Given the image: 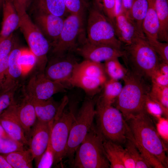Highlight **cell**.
Wrapping results in <instances>:
<instances>
[{
	"label": "cell",
	"instance_id": "obj_1",
	"mask_svg": "<svg viewBox=\"0 0 168 168\" xmlns=\"http://www.w3.org/2000/svg\"><path fill=\"white\" fill-rule=\"evenodd\" d=\"M127 139L130 140L155 156L165 168H168L167 145L158 134L155 123L144 111L125 120Z\"/></svg>",
	"mask_w": 168,
	"mask_h": 168
},
{
	"label": "cell",
	"instance_id": "obj_2",
	"mask_svg": "<svg viewBox=\"0 0 168 168\" xmlns=\"http://www.w3.org/2000/svg\"><path fill=\"white\" fill-rule=\"evenodd\" d=\"M124 85L114 104L125 120L144 111L143 105L150 92L151 81L128 70Z\"/></svg>",
	"mask_w": 168,
	"mask_h": 168
},
{
	"label": "cell",
	"instance_id": "obj_3",
	"mask_svg": "<svg viewBox=\"0 0 168 168\" xmlns=\"http://www.w3.org/2000/svg\"><path fill=\"white\" fill-rule=\"evenodd\" d=\"M123 50L122 58L127 70L151 80L161 60L146 37H140L130 44L123 45Z\"/></svg>",
	"mask_w": 168,
	"mask_h": 168
},
{
	"label": "cell",
	"instance_id": "obj_4",
	"mask_svg": "<svg viewBox=\"0 0 168 168\" xmlns=\"http://www.w3.org/2000/svg\"><path fill=\"white\" fill-rule=\"evenodd\" d=\"M104 137L93 124L75 153L73 167L77 168H110L103 145Z\"/></svg>",
	"mask_w": 168,
	"mask_h": 168
},
{
	"label": "cell",
	"instance_id": "obj_5",
	"mask_svg": "<svg viewBox=\"0 0 168 168\" xmlns=\"http://www.w3.org/2000/svg\"><path fill=\"white\" fill-rule=\"evenodd\" d=\"M68 101L67 96L62 99L51 128L49 142L54 154V165L59 163L65 158L70 131L76 115L72 108L65 109Z\"/></svg>",
	"mask_w": 168,
	"mask_h": 168
},
{
	"label": "cell",
	"instance_id": "obj_6",
	"mask_svg": "<svg viewBox=\"0 0 168 168\" xmlns=\"http://www.w3.org/2000/svg\"><path fill=\"white\" fill-rule=\"evenodd\" d=\"M96 102L91 98L85 100L72 124L65 156L72 165L77 148L93 124L96 114Z\"/></svg>",
	"mask_w": 168,
	"mask_h": 168
},
{
	"label": "cell",
	"instance_id": "obj_7",
	"mask_svg": "<svg viewBox=\"0 0 168 168\" xmlns=\"http://www.w3.org/2000/svg\"><path fill=\"white\" fill-rule=\"evenodd\" d=\"M97 127L104 138L121 145L126 140L127 124L120 111L112 105H96Z\"/></svg>",
	"mask_w": 168,
	"mask_h": 168
},
{
	"label": "cell",
	"instance_id": "obj_8",
	"mask_svg": "<svg viewBox=\"0 0 168 168\" xmlns=\"http://www.w3.org/2000/svg\"><path fill=\"white\" fill-rule=\"evenodd\" d=\"M87 32L86 39L90 42L123 49L124 45L116 37L113 26L95 4L89 11Z\"/></svg>",
	"mask_w": 168,
	"mask_h": 168
},
{
	"label": "cell",
	"instance_id": "obj_9",
	"mask_svg": "<svg viewBox=\"0 0 168 168\" xmlns=\"http://www.w3.org/2000/svg\"><path fill=\"white\" fill-rule=\"evenodd\" d=\"M19 16V28L27 43L29 49L36 57V65L38 71L44 72L48 61L47 55L51 44L26 12Z\"/></svg>",
	"mask_w": 168,
	"mask_h": 168
},
{
	"label": "cell",
	"instance_id": "obj_10",
	"mask_svg": "<svg viewBox=\"0 0 168 168\" xmlns=\"http://www.w3.org/2000/svg\"><path fill=\"white\" fill-rule=\"evenodd\" d=\"M83 20L82 17L71 14L64 19L58 38L52 46V52L57 56L76 51L77 40L83 31Z\"/></svg>",
	"mask_w": 168,
	"mask_h": 168
},
{
	"label": "cell",
	"instance_id": "obj_11",
	"mask_svg": "<svg viewBox=\"0 0 168 168\" xmlns=\"http://www.w3.org/2000/svg\"><path fill=\"white\" fill-rule=\"evenodd\" d=\"M66 85L51 81L44 72L38 71L29 80L24 94L29 97L38 100H46L58 93L64 92Z\"/></svg>",
	"mask_w": 168,
	"mask_h": 168
},
{
	"label": "cell",
	"instance_id": "obj_12",
	"mask_svg": "<svg viewBox=\"0 0 168 168\" xmlns=\"http://www.w3.org/2000/svg\"><path fill=\"white\" fill-rule=\"evenodd\" d=\"M70 53L66 54L50 62L46 65L44 73L51 81L66 85L71 78L75 67L78 63Z\"/></svg>",
	"mask_w": 168,
	"mask_h": 168
},
{
	"label": "cell",
	"instance_id": "obj_13",
	"mask_svg": "<svg viewBox=\"0 0 168 168\" xmlns=\"http://www.w3.org/2000/svg\"><path fill=\"white\" fill-rule=\"evenodd\" d=\"M76 52L84 60L101 63L111 58L122 57L124 54L123 49L108 45L92 43L88 41L86 39L82 41Z\"/></svg>",
	"mask_w": 168,
	"mask_h": 168
},
{
	"label": "cell",
	"instance_id": "obj_14",
	"mask_svg": "<svg viewBox=\"0 0 168 168\" xmlns=\"http://www.w3.org/2000/svg\"><path fill=\"white\" fill-rule=\"evenodd\" d=\"M52 124L37 120L32 129L28 141V147L32 152L35 163L48 146Z\"/></svg>",
	"mask_w": 168,
	"mask_h": 168
},
{
	"label": "cell",
	"instance_id": "obj_15",
	"mask_svg": "<svg viewBox=\"0 0 168 168\" xmlns=\"http://www.w3.org/2000/svg\"><path fill=\"white\" fill-rule=\"evenodd\" d=\"M17 103L12 104L0 115V124L10 137L28 146V141L17 114Z\"/></svg>",
	"mask_w": 168,
	"mask_h": 168
},
{
	"label": "cell",
	"instance_id": "obj_16",
	"mask_svg": "<svg viewBox=\"0 0 168 168\" xmlns=\"http://www.w3.org/2000/svg\"><path fill=\"white\" fill-rule=\"evenodd\" d=\"M113 26L116 37L124 45L130 44L139 38L145 37L124 11L115 16Z\"/></svg>",
	"mask_w": 168,
	"mask_h": 168
},
{
	"label": "cell",
	"instance_id": "obj_17",
	"mask_svg": "<svg viewBox=\"0 0 168 168\" xmlns=\"http://www.w3.org/2000/svg\"><path fill=\"white\" fill-rule=\"evenodd\" d=\"M103 145L110 168H136L127 150L122 145L104 138Z\"/></svg>",
	"mask_w": 168,
	"mask_h": 168
},
{
	"label": "cell",
	"instance_id": "obj_18",
	"mask_svg": "<svg viewBox=\"0 0 168 168\" xmlns=\"http://www.w3.org/2000/svg\"><path fill=\"white\" fill-rule=\"evenodd\" d=\"M64 18L39 12L35 18L37 26L50 43L54 45L62 30Z\"/></svg>",
	"mask_w": 168,
	"mask_h": 168
},
{
	"label": "cell",
	"instance_id": "obj_19",
	"mask_svg": "<svg viewBox=\"0 0 168 168\" xmlns=\"http://www.w3.org/2000/svg\"><path fill=\"white\" fill-rule=\"evenodd\" d=\"M17 114L28 141L32 129L37 120V118L31 99L25 94L21 102L19 104L17 103Z\"/></svg>",
	"mask_w": 168,
	"mask_h": 168
},
{
	"label": "cell",
	"instance_id": "obj_20",
	"mask_svg": "<svg viewBox=\"0 0 168 168\" xmlns=\"http://www.w3.org/2000/svg\"><path fill=\"white\" fill-rule=\"evenodd\" d=\"M22 48H15L8 55L7 74L1 91L3 92L18 86L19 79L22 75L19 59Z\"/></svg>",
	"mask_w": 168,
	"mask_h": 168
},
{
	"label": "cell",
	"instance_id": "obj_21",
	"mask_svg": "<svg viewBox=\"0 0 168 168\" xmlns=\"http://www.w3.org/2000/svg\"><path fill=\"white\" fill-rule=\"evenodd\" d=\"M107 80V77L98 78L73 73L68 84L81 88L92 97L101 91Z\"/></svg>",
	"mask_w": 168,
	"mask_h": 168
},
{
	"label": "cell",
	"instance_id": "obj_22",
	"mask_svg": "<svg viewBox=\"0 0 168 168\" xmlns=\"http://www.w3.org/2000/svg\"><path fill=\"white\" fill-rule=\"evenodd\" d=\"M3 18L0 32V42L19 27L20 17L11 0H5L3 4Z\"/></svg>",
	"mask_w": 168,
	"mask_h": 168
},
{
	"label": "cell",
	"instance_id": "obj_23",
	"mask_svg": "<svg viewBox=\"0 0 168 168\" xmlns=\"http://www.w3.org/2000/svg\"><path fill=\"white\" fill-rule=\"evenodd\" d=\"M29 98L34 105L37 120L45 123H53L58 114L60 103L56 102L52 97L43 100Z\"/></svg>",
	"mask_w": 168,
	"mask_h": 168
},
{
	"label": "cell",
	"instance_id": "obj_24",
	"mask_svg": "<svg viewBox=\"0 0 168 168\" xmlns=\"http://www.w3.org/2000/svg\"><path fill=\"white\" fill-rule=\"evenodd\" d=\"M148 9L142 23V30L147 39L158 40L159 23L155 0H148Z\"/></svg>",
	"mask_w": 168,
	"mask_h": 168
},
{
	"label": "cell",
	"instance_id": "obj_25",
	"mask_svg": "<svg viewBox=\"0 0 168 168\" xmlns=\"http://www.w3.org/2000/svg\"><path fill=\"white\" fill-rule=\"evenodd\" d=\"M123 86L119 80L109 79L105 82L102 92L97 99L96 105H112L120 94Z\"/></svg>",
	"mask_w": 168,
	"mask_h": 168
},
{
	"label": "cell",
	"instance_id": "obj_26",
	"mask_svg": "<svg viewBox=\"0 0 168 168\" xmlns=\"http://www.w3.org/2000/svg\"><path fill=\"white\" fill-rule=\"evenodd\" d=\"M12 168H32L34 158L28 148L1 155Z\"/></svg>",
	"mask_w": 168,
	"mask_h": 168
},
{
	"label": "cell",
	"instance_id": "obj_27",
	"mask_svg": "<svg viewBox=\"0 0 168 168\" xmlns=\"http://www.w3.org/2000/svg\"><path fill=\"white\" fill-rule=\"evenodd\" d=\"M159 23L158 40L168 42V0H155Z\"/></svg>",
	"mask_w": 168,
	"mask_h": 168
},
{
	"label": "cell",
	"instance_id": "obj_28",
	"mask_svg": "<svg viewBox=\"0 0 168 168\" xmlns=\"http://www.w3.org/2000/svg\"><path fill=\"white\" fill-rule=\"evenodd\" d=\"M73 73L98 78L107 77L104 64L84 60L76 65Z\"/></svg>",
	"mask_w": 168,
	"mask_h": 168
},
{
	"label": "cell",
	"instance_id": "obj_29",
	"mask_svg": "<svg viewBox=\"0 0 168 168\" xmlns=\"http://www.w3.org/2000/svg\"><path fill=\"white\" fill-rule=\"evenodd\" d=\"M39 12L64 18L69 13L63 0H37Z\"/></svg>",
	"mask_w": 168,
	"mask_h": 168
},
{
	"label": "cell",
	"instance_id": "obj_30",
	"mask_svg": "<svg viewBox=\"0 0 168 168\" xmlns=\"http://www.w3.org/2000/svg\"><path fill=\"white\" fill-rule=\"evenodd\" d=\"M148 6V0H133L128 15L139 31L143 35L144 34L142 30V23L147 12Z\"/></svg>",
	"mask_w": 168,
	"mask_h": 168
},
{
	"label": "cell",
	"instance_id": "obj_31",
	"mask_svg": "<svg viewBox=\"0 0 168 168\" xmlns=\"http://www.w3.org/2000/svg\"><path fill=\"white\" fill-rule=\"evenodd\" d=\"M105 72L109 79L119 80H123L125 77L128 70L122 64L118 58H114L104 62Z\"/></svg>",
	"mask_w": 168,
	"mask_h": 168
},
{
	"label": "cell",
	"instance_id": "obj_32",
	"mask_svg": "<svg viewBox=\"0 0 168 168\" xmlns=\"http://www.w3.org/2000/svg\"><path fill=\"white\" fill-rule=\"evenodd\" d=\"M143 109L154 122V120L156 121L162 116L168 118V114L166 113L162 107L152 98L149 93L145 97Z\"/></svg>",
	"mask_w": 168,
	"mask_h": 168
},
{
	"label": "cell",
	"instance_id": "obj_33",
	"mask_svg": "<svg viewBox=\"0 0 168 168\" xmlns=\"http://www.w3.org/2000/svg\"><path fill=\"white\" fill-rule=\"evenodd\" d=\"M149 95L158 102L168 114V86H162L151 82Z\"/></svg>",
	"mask_w": 168,
	"mask_h": 168
},
{
	"label": "cell",
	"instance_id": "obj_34",
	"mask_svg": "<svg viewBox=\"0 0 168 168\" xmlns=\"http://www.w3.org/2000/svg\"><path fill=\"white\" fill-rule=\"evenodd\" d=\"M124 145L125 148L133 160L136 168H152L150 164L142 156L133 142L127 139Z\"/></svg>",
	"mask_w": 168,
	"mask_h": 168
},
{
	"label": "cell",
	"instance_id": "obj_35",
	"mask_svg": "<svg viewBox=\"0 0 168 168\" xmlns=\"http://www.w3.org/2000/svg\"><path fill=\"white\" fill-rule=\"evenodd\" d=\"M19 62L23 75L27 74L36 65L37 59L29 49L22 48Z\"/></svg>",
	"mask_w": 168,
	"mask_h": 168
},
{
	"label": "cell",
	"instance_id": "obj_36",
	"mask_svg": "<svg viewBox=\"0 0 168 168\" xmlns=\"http://www.w3.org/2000/svg\"><path fill=\"white\" fill-rule=\"evenodd\" d=\"M26 146L22 143L11 138L0 137V154L26 149Z\"/></svg>",
	"mask_w": 168,
	"mask_h": 168
},
{
	"label": "cell",
	"instance_id": "obj_37",
	"mask_svg": "<svg viewBox=\"0 0 168 168\" xmlns=\"http://www.w3.org/2000/svg\"><path fill=\"white\" fill-rule=\"evenodd\" d=\"M69 13L79 15L83 17L87 7L85 0H63Z\"/></svg>",
	"mask_w": 168,
	"mask_h": 168
},
{
	"label": "cell",
	"instance_id": "obj_38",
	"mask_svg": "<svg viewBox=\"0 0 168 168\" xmlns=\"http://www.w3.org/2000/svg\"><path fill=\"white\" fill-rule=\"evenodd\" d=\"M147 39L160 60L168 63V43L161 42L157 40Z\"/></svg>",
	"mask_w": 168,
	"mask_h": 168
},
{
	"label": "cell",
	"instance_id": "obj_39",
	"mask_svg": "<svg viewBox=\"0 0 168 168\" xmlns=\"http://www.w3.org/2000/svg\"><path fill=\"white\" fill-rule=\"evenodd\" d=\"M54 156L49 141L48 146L38 161L35 163L37 168H50L54 165Z\"/></svg>",
	"mask_w": 168,
	"mask_h": 168
},
{
	"label": "cell",
	"instance_id": "obj_40",
	"mask_svg": "<svg viewBox=\"0 0 168 168\" xmlns=\"http://www.w3.org/2000/svg\"><path fill=\"white\" fill-rule=\"evenodd\" d=\"M17 86L0 93V115L14 101V96Z\"/></svg>",
	"mask_w": 168,
	"mask_h": 168
},
{
	"label": "cell",
	"instance_id": "obj_41",
	"mask_svg": "<svg viewBox=\"0 0 168 168\" xmlns=\"http://www.w3.org/2000/svg\"><path fill=\"white\" fill-rule=\"evenodd\" d=\"M155 125L159 136L167 145L168 143V118L162 116L156 121Z\"/></svg>",
	"mask_w": 168,
	"mask_h": 168
},
{
	"label": "cell",
	"instance_id": "obj_42",
	"mask_svg": "<svg viewBox=\"0 0 168 168\" xmlns=\"http://www.w3.org/2000/svg\"><path fill=\"white\" fill-rule=\"evenodd\" d=\"M14 48L12 33L0 42V58L8 55Z\"/></svg>",
	"mask_w": 168,
	"mask_h": 168
},
{
	"label": "cell",
	"instance_id": "obj_43",
	"mask_svg": "<svg viewBox=\"0 0 168 168\" xmlns=\"http://www.w3.org/2000/svg\"><path fill=\"white\" fill-rule=\"evenodd\" d=\"M102 0L103 10L105 14L113 26L115 17V0Z\"/></svg>",
	"mask_w": 168,
	"mask_h": 168
},
{
	"label": "cell",
	"instance_id": "obj_44",
	"mask_svg": "<svg viewBox=\"0 0 168 168\" xmlns=\"http://www.w3.org/2000/svg\"><path fill=\"white\" fill-rule=\"evenodd\" d=\"M152 82L162 86H168V75L159 71L157 68L151 78Z\"/></svg>",
	"mask_w": 168,
	"mask_h": 168
},
{
	"label": "cell",
	"instance_id": "obj_45",
	"mask_svg": "<svg viewBox=\"0 0 168 168\" xmlns=\"http://www.w3.org/2000/svg\"><path fill=\"white\" fill-rule=\"evenodd\" d=\"M19 16L26 13L31 0H11Z\"/></svg>",
	"mask_w": 168,
	"mask_h": 168
},
{
	"label": "cell",
	"instance_id": "obj_46",
	"mask_svg": "<svg viewBox=\"0 0 168 168\" xmlns=\"http://www.w3.org/2000/svg\"><path fill=\"white\" fill-rule=\"evenodd\" d=\"M8 55L4 58H0V90L7 73Z\"/></svg>",
	"mask_w": 168,
	"mask_h": 168
},
{
	"label": "cell",
	"instance_id": "obj_47",
	"mask_svg": "<svg viewBox=\"0 0 168 168\" xmlns=\"http://www.w3.org/2000/svg\"><path fill=\"white\" fill-rule=\"evenodd\" d=\"M124 11L123 0H115V16Z\"/></svg>",
	"mask_w": 168,
	"mask_h": 168
},
{
	"label": "cell",
	"instance_id": "obj_48",
	"mask_svg": "<svg viewBox=\"0 0 168 168\" xmlns=\"http://www.w3.org/2000/svg\"><path fill=\"white\" fill-rule=\"evenodd\" d=\"M123 11L128 15L131 7L133 0H123Z\"/></svg>",
	"mask_w": 168,
	"mask_h": 168
},
{
	"label": "cell",
	"instance_id": "obj_49",
	"mask_svg": "<svg viewBox=\"0 0 168 168\" xmlns=\"http://www.w3.org/2000/svg\"><path fill=\"white\" fill-rule=\"evenodd\" d=\"M0 168H12L2 156L0 154Z\"/></svg>",
	"mask_w": 168,
	"mask_h": 168
},
{
	"label": "cell",
	"instance_id": "obj_50",
	"mask_svg": "<svg viewBox=\"0 0 168 168\" xmlns=\"http://www.w3.org/2000/svg\"><path fill=\"white\" fill-rule=\"evenodd\" d=\"M0 137L5 138H10L8 135L5 130L0 124Z\"/></svg>",
	"mask_w": 168,
	"mask_h": 168
},
{
	"label": "cell",
	"instance_id": "obj_51",
	"mask_svg": "<svg viewBox=\"0 0 168 168\" xmlns=\"http://www.w3.org/2000/svg\"><path fill=\"white\" fill-rule=\"evenodd\" d=\"M95 4L100 10H103V5L102 0H94Z\"/></svg>",
	"mask_w": 168,
	"mask_h": 168
},
{
	"label": "cell",
	"instance_id": "obj_52",
	"mask_svg": "<svg viewBox=\"0 0 168 168\" xmlns=\"http://www.w3.org/2000/svg\"><path fill=\"white\" fill-rule=\"evenodd\" d=\"M5 0H0V12L2 9V6Z\"/></svg>",
	"mask_w": 168,
	"mask_h": 168
}]
</instances>
